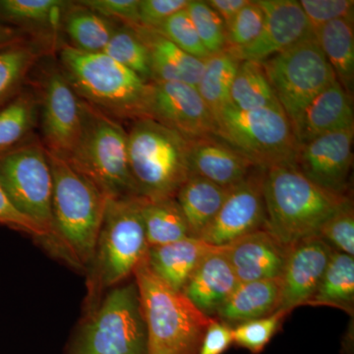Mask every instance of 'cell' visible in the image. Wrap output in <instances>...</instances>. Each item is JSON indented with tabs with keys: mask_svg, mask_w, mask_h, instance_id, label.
Listing matches in <instances>:
<instances>
[{
	"mask_svg": "<svg viewBox=\"0 0 354 354\" xmlns=\"http://www.w3.org/2000/svg\"><path fill=\"white\" fill-rule=\"evenodd\" d=\"M216 247L189 236L165 245L149 247L147 260L158 278L174 290L183 291L200 261Z\"/></svg>",
	"mask_w": 354,
	"mask_h": 354,
	"instance_id": "cell-24",
	"label": "cell"
},
{
	"mask_svg": "<svg viewBox=\"0 0 354 354\" xmlns=\"http://www.w3.org/2000/svg\"><path fill=\"white\" fill-rule=\"evenodd\" d=\"M241 60L225 50L205 60V68L197 90L214 118L230 104V90Z\"/></svg>",
	"mask_w": 354,
	"mask_h": 354,
	"instance_id": "cell-33",
	"label": "cell"
},
{
	"mask_svg": "<svg viewBox=\"0 0 354 354\" xmlns=\"http://www.w3.org/2000/svg\"><path fill=\"white\" fill-rule=\"evenodd\" d=\"M132 122L128 162L137 196L176 198L190 176L189 140L152 118Z\"/></svg>",
	"mask_w": 354,
	"mask_h": 354,
	"instance_id": "cell-6",
	"label": "cell"
},
{
	"mask_svg": "<svg viewBox=\"0 0 354 354\" xmlns=\"http://www.w3.org/2000/svg\"><path fill=\"white\" fill-rule=\"evenodd\" d=\"M264 196V228L286 246L318 235L326 221L351 201L312 183L295 165L267 169Z\"/></svg>",
	"mask_w": 354,
	"mask_h": 354,
	"instance_id": "cell-2",
	"label": "cell"
},
{
	"mask_svg": "<svg viewBox=\"0 0 354 354\" xmlns=\"http://www.w3.org/2000/svg\"><path fill=\"white\" fill-rule=\"evenodd\" d=\"M156 32L176 44L180 50L189 53L192 57L203 60H206L211 57L203 46L196 29L186 12V9L172 15L158 30H156Z\"/></svg>",
	"mask_w": 354,
	"mask_h": 354,
	"instance_id": "cell-39",
	"label": "cell"
},
{
	"mask_svg": "<svg viewBox=\"0 0 354 354\" xmlns=\"http://www.w3.org/2000/svg\"><path fill=\"white\" fill-rule=\"evenodd\" d=\"M83 127L67 158L106 198L137 196L128 162V132L120 121L83 101Z\"/></svg>",
	"mask_w": 354,
	"mask_h": 354,
	"instance_id": "cell-8",
	"label": "cell"
},
{
	"mask_svg": "<svg viewBox=\"0 0 354 354\" xmlns=\"http://www.w3.org/2000/svg\"><path fill=\"white\" fill-rule=\"evenodd\" d=\"M50 46L30 39L0 50V108L22 90L30 72Z\"/></svg>",
	"mask_w": 354,
	"mask_h": 354,
	"instance_id": "cell-30",
	"label": "cell"
},
{
	"mask_svg": "<svg viewBox=\"0 0 354 354\" xmlns=\"http://www.w3.org/2000/svg\"><path fill=\"white\" fill-rule=\"evenodd\" d=\"M265 13L262 32L254 43L232 51L241 62H263L312 34L308 21L295 0H258Z\"/></svg>",
	"mask_w": 354,
	"mask_h": 354,
	"instance_id": "cell-16",
	"label": "cell"
},
{
	"mask_svg": "<svg viewBox=\"0 0 354 354\" xmlns=\"http://www.w3.org/2000/svg\"><path fill=\"white\" fill-rule=\"evenodd\" d=\"M38 118V95L24 88L0 108V157L27 141Z\"/></svg>",
	"mask_w": 354,
	"mask_h": 354,
	"instance_id": "cell-32",
	"label": "cell"
},
{
	"mask_svg": "<svg viewBox=\"0 0 354 354\" xmlns=\"http://www.w3.org/2000/svg\"><path fill=\"white\" fill-rule=\"evenodd\" d=\"M230 190L201 176L188 177L176 199L185 216L191 237H201L220 211Z\"/></svg>",
	"mask_w": 354,
	"mask_h": 354,
	"instance_id": "cell-26",
	"label": "cell"
},
{
	"mask_svg": "<svg viewBox=\"0 0 354 354\" xmlns=\"http://www.w3.org/2000/svg\"><path fill=\"white\" fill-rule=\"evenodd\" d=\"M0 184L13 206L43 230L39 243L48 250L53 237V180L43 144L26 141L1 156Z\"/></svg>",
	"mask_w": 354,
	"mask_h": 354,
	"instance_id": "cell-10",
	"label": "cell"
},
{
	"mask_svg": "<svg viewBox=\"0 0 354 354\" xmlns=\"http://www.w3.org/2000/svg\"><path fill=\"white\" fill-rule=\"evenodd\" d=\"M141 212L149 247L165 245L190 236L176 198H142Z\"/></svg>",
	"mask_w": 354,
	"mask_h": 354,
	"instance_id": "cell-29",
	"label": "cell"
},
{
	"mask_svg": "<svg viewBox=\"0 0 354 354\" xmlns=\"http://www.w3.org/2000/svg\"><path fill=\"white\" fill-rule=\"evenodd\" d=\"M310 30L315 35L324 25L339 19L353 20V0H301Z\"/></svg>",
	"mask_w": 354,
	"mask_h": 354,
	"instance_id": "cell-41",
	"label": "cell"
},
{
	"mask_svg": "<svg viewBox=\"0 0 354 354\" xmlns=\"http://www.w3.org/2000/svg\"><path fill=\"white\" fill-rule=\"evenodd\" d=\"M333 249L354 256V211L353 201L342 207L324 223L318 232Z\"/></svg>",
	"mask_w": 354,
	"mask_h": 354,
	"instance_id": "cell-40",
	"label": "cell"
},
{
	"mask_svg": "<svg viewBox=\"0 0 354 354\" xmlns=\"http://www.w3.org/2000/svg\"><path fill=\"white\" fill-rule=\"evenodd\" d=\"M315 37L334 71L335 79L351 97L354 86L353 20L339 19L324 25Z\"/></svg>",
	"mask_w": 354,
	"mask_h": 354,
	"instance_id": "cell-27",
	"label": "cell"
},
{
	"mask_svg": "<svg viewBox=\"0 0 354 354\" xmlns=\"http://www.w3.org/2000/svg\"><path fill=\"white\" fill-rule=\"evenodd\" d=\"M216 136L236 149L254 167L295 165L299 143L281 104L241 111L228 104L215 115Z\"/></svg>",
	"mask_w": 354,
	"mask_h": 354,
	"instance_id": "cell-9",
	"label": "cell"
},
{
	"mask_svg": "<svg viewBox=\"0 0 354 354\" xmlns=\"http://www.w3.org/2000/svg\"><path fill=\"white\" fill-rule=\"evenodd\" d=\"M232 344V326L214 318L207 329L198 354H223Z\"/></svg>",
	"mask_w": 354,
	"mask_h": 354,
	"instance_id": "cell-45",
	"label": "cell"
},
{
	"mask_svg": "<svg viewBox=\"0 0 354 354\" xmlns=\"http://www.w3.org/2000/svg\"><path fill=\"white\" fill-rule=\"evenodd\" d=\"M118 25L79 1H70L65 10L62 29L71 41L70 46L85 53H95L104 51Z\"/></svg>",
	"mask_w": 354,
	"mask_h": 354,
	"instance_id": "cell-28",
	"label": "cell"
},
{
	"mask_svg": "<svg viewBox=\"0 0 354 354\" xmlns=\"http://www.w3.org/2000/svg\"><path fill=\"white\" fill-rule=\"evenodd\" d=\"M281 293V278L239 283L215 318L234 328L271 315L279 309Z\"/></svg>",
	"mask_w": 354,
	"mask_h": 354,
	"instance_id": "cell-25",
	"label": "cell"
},
{
	"mask_svg": "<svg viewBox=\"0 0 354 354\" xmlns=\"http://www.w3.org/2000/svg\"><path fill=\"white\" fill-rule=\"evenodd\" d=\"M64 0H0V24L27 32L34 39L53 43L62 30Z\"/></svg>",
	"mask_w": 354,
	"mask_h": 354,
	"instance_id": "cell-23",
	"label": "cell"
},
{
	"mask_svg": "<svg viewBox=\"0 0 354 354\" xmlns=\"http://www.w3.org/2000/svg\"><path fill=\"white\" fill-rule=\"evenodd\" d=\"M230 97V104L241 111H253L279 104L262 64L251 60H244L239 65Z\"/></svg>",
	"mask_w": 354,
	"mask_h": 354,
	"instance_id": "cell-34",
	"label": "cell"
},
{
	"mask_svg": "<svg viewBox=\"0 0 354 354\" xmlns=\"http://www.w3.org/2000/svg\"><path fill=\"white\" fill-rule=\"evenodd\" d=\"M46 67L38 95L41 144L48 153L67 160L82 132L83 101L58 64Z\"/></svg>",
	"mask_w": 354,
	"mask_h": 354,
	"instance_id": "cell-12",
	"label": "cell"
},
{
	"mask_svg": "<svg viewBox=\"0 0 354 354\" xmlns=\"http://www.w3.org/2000/svg\"><path fill=\"white\" fill-rule=\"evenodd\" d=\"M141 203V197L108 198L94 255L86 270L85 314L111 288L133 276L148 255Z\"/></svg>",
	"mask_w": 354,
	"mask_h": 354,
	"instance_id": "cell-4",
	"label": "cell"
},
{
	"mask_svg": "<svg viewBox=\"0 0 354 354\" xmlns=\"http://www.w3.org/2000/svg\"><path fill=\"white\" fill-rule=\"evenodd\" d=\"M148 256V255H147ZM147 256L135 269L148 333V354H198L214 318L158 278Z\"/></svg>",
	"mask_w": 354,
	"mask_h": 354,
	"instance_id": "cell-5",
	"label": "cell"
},
{
	"mask_svg": "<svg viewBox=\"0 0 354 354\" xmlns=\"http://www.w3.org/2000/svg\"><path fill=\"white\" fill-rule=\"evenodd\" d=\"M249 2L250 0H209L207 3L218 14L225 26H227Z\"/></svg>",
	"mask_w": 354,
	"mask_h": 354,
	"instance_id": "cell-46",
	"label": "cell"
},
{
	"mask_svg": "<svg viewBox=\"0 0 354 354\" xmlns=\"http://www.w3.org/2000/svg\"><path fill=\"white\" fill-rule=\"evenodd\" d=\"M139 2L140 0H82L79 3L113 22L139 25Z\"/></svg>",
	"mask_w": 354,
	"mask_h": 354,
	"instance_id": "cell-42",
	"label": "cell"
},
{
	"mask_svg": "<svg viewBox=\"0 0 354 354\" xmlns=\"http://www.w3.org/2000/svg\"><path fill=\"white\" fill-rule=\"evenodd\" d=\"M265 169L254 167L241 183L230 188L215 218L200 239L225 246L265 227Z\"/></svg>",
	"mask_w": 354,
	"mask_h": 354,
	"instance_id": "cell-13",
	"label": "cell"
},
{
	"mask_svg": "<svg viewBox=\"0 0 354 354\" xmlns=\"http://www.w3.org/2000/svg\"><path fill=\"white\" fill-rule=\"evenodd\" d=\"M308 304L335 307L353 315V256L333 250L322 279Z\"/></svg>",
	"mask_w": 354,
	"mask_h": 354,
	"instance_id": "cell-31",
	"label": "cell"
},
{
	"mask_svg": "<svg viewBox=\"0 0 354 354\" xmlns=\"http://www.w3.org/2000/svg\"><path fill=\"white\" fill-rule=\"evenodd\" d=\"M333 250L319 235L302 239L290 246L281 277L279 310L290 313L297 307L309 304L322 279Z\"/></svg>",
	"mask_w": 354,
	"mask_h": 354,
	"instance_id": "cell-17",
	"label": "cell"
},
{
	"mask_svg": "<svg viewBox=\"0 0 354 354\" xmlns=\"http://www.w3.org/2000/svg\"><path fill=\"white\" fill-rule=\"evenodd\" d=\"M102 53L131 70L146 82H152L148 48L131 25H118Z\"/></svg>",
	"mask_w": 354,
	"mask_h": 354,
	"instance_id": "cell-35",
	"label": "cell"
},
{
	"mask_svg": "<svg viewBox=\"0 0 354 354\" xmlns=\"http://www.w3.org/2000/svg\"><path fill=\"white\" fill-rule=\"evenodd\" d=\"M190 176L223 188L234 187L252 171V162L220 137L189 140Z\"/></svg>",
	"mask_w": 354,
	"mask_h": 354,
	"instance_id": "cell-20",
	"label": "cell"
},
{
	"mask_svg": "<svg viewBox=\"0 0 354 354\" xmlns=\"http://www.w3.org/2000/svg\"><path fill=\"white\" fill-rule=\"evenodd\" d=\"M58 65L78 97L115 120L148 118L151 83L102 53L65 44Z\"/></svg>",
	"mask_w": 354,
	"mask_h": 354,
	"instance_id": "cell-3",
	"label": "cell"
},
{
	"mask_svg": "<svg viewBox=\"0 0 354 354\" xmlns=\"http://www.w3.org/2000/svg\"><path fill=\"white\" fill-rule=\"evenodd\" d=\"M148 118L187 140L216 135V121L196 87L178 82H151Z\"/></svg>",
	"mask_w": 354,
	"mask_h": 354,
	"instance_id": "cell-14",
	"label": "cell"
},
{
	"mask_svg": "<svg viewBox=\"0 0 354 354\" xmlns=\"http://www.w3.org/2000/svg\"><path fill=\"white\" fill-rule=\"evenodd\" d=\"M288 314L285 310H278L271 315L234 326L232 328L234 344L253 354L262 353Z\"/></svg>",
	"mask_w": 354,
	"mask_h": 354,
	"instance_id": "cell-37",
	"label": "cell"
},
{
	"mask_svg": "<svg viewBox=\"0 0 354 354\" xmlns=\"http://www.w3.org/2000/svg\"><path fill=\"white\" fill-rule=\"evenodd\" d=\"M190 0H140L139 26L158 30L172 15L186 9Z\"/></svg>",
	"mask_w": 354,
	"mask_h": 354,
	"instance_id": "cell-43",
	"label": "cell"
},
{
	"mask_svg": "<svg viewBox=\"0 0 354 354\" xmlns=\"http://www.w3.org/2000/svg\"><path fill=\"white\" fill-rule=\"evenodd\" d=\"M290 249L262 228L225 245V253L239 283H247L281 278Z\"/></svg>",
	"mask_w": 354,
	"mask_h": 354,
	"instance_id": "cell-18",
	"label": "cell"
},
{
	"mask_svg": "<svg viewBox=\"0 0 354 354\" xmlns=\"http://www.w3.org/2000/svg\"><path fill=\"white\" fill-rule=\"evenodd\" d=\"M351 128H354L353 97L335 81L306 106L295 131L300 146L328 133Z\"/></svg>",
	"mask_w": 354,
	"mask_h": 354,
	"instance_id": "cell-21",
	"label": "cell"
},
{
	"mask_svg": "<svg viewBox=\"0 0 354 354\" xmlns=\"http://www.w3.org/2000/svg\"><path fill=\"white\" fill-rule=\"evenodd\" d=\"M131 26L148 48L152 81L178 82L197 87L204 71L205 60L180 50L153 30Z\"/></svg>",
	"mask_w": 354,
	"mask_h": 354,
	"instance_id": "cell-22",
	"label": "cell"
},
{
	"mask_svg": "<svg viewBox=\"0 0 354 354\" xmlns=\"http://www.w3.org/2000/svg\"><path fill=\"white\" fill-rule=\"evenodd\" d=\"M354 128L328 133L299 146L295 167L312 183L348 195L353 162Z\"/></svg>",
	"mask_w": 354,
	"mask_h": 354,
	"instance_id": "cell-15",
	"label": "cell"
},
{
	"mask_svg": "<svg viewBox=\"0 0 354 354\" xmlns=\"http://www.w3.org/2000/svg\"><path fill=\"white\" fill-rule=\"evenodd\" d=\"M239 283L225 246H218L200 261L183 292L205 315L215 318Z\"/></svg>",
	"mask_w": 354,
	"mask_h": 354,
	"instance_id": "cell-19",
	"label": "cell"
},
{
	"mask_svg": "<svg viewBox=\"0 0 354 354\" xmlns=\"http://www.w3.org/2000/svg\"><path fill=\"white\" fill-rule=\"evenodd\" d=\"M265 22V13L259 1H250L227 26V48L241 50L254 43L260 36Z\"/></svg>",
	"mask_w": 354,
	"mask_h": 354,
	"instance_id": "cell-38",
	"label": "cell"
},
{
	"mask_svg": "<svg viewBox=\"0 0 354 354\" xmlns=\"http://www.w3.org/2000/svg\"><path fill=\"white\" fill-rule=\"evenodd\" d=\"M186 12L209 55H216L225 50L227 26L207 1L190 0L186 7Z\"/></svg>",
	"mask_w": 354,
	"mask_h": 354,
	"instance_id": "cell-36",
	"label": "cell"
},
{
	"mask_svg": "<svg viewBox=\"0 0 354 354\" xmlns=\"http://www.w3.org/2000/svg\"><path fill=\"white\" fill-rule=\"evenodd\" d=\"M32 39L27 32L10 26L0 24V50Z\"/></svg>",
	"mask_w": 354,
	"mask_h": 354,
	"instance_id": "cell-47",
	"label": "cell"
},
{
	"mask_svg": "<svg viewBox=\"0 0 354 354\" xmlns=\"http://www.w3.org/2000/svg\"><path fill=\"white\" fill-rule=\"evenodd\" d=\"M261 64L293 128L312 100L337 81L313 34Z\"/></svg>",
	"mask_w": 354,
	"mask_h": 354,
	"instance_id": "cell-11",
	"label": "cell"
},
{
	"mask_svg": "<svg viewBox=\"0 0 354 354\" xmlns=\"http://www.w3.org/2000/svg\"><path fill=\"white\" fill-rule=\"evenodd\" d=\"M65 354H148V333L135 281L111 288L85 314Z\"/></svg>",
	"mask_w": 354,
	"mask_h": 354,
	"instance_id": "cell-7",
	"label": "cell"
},
{
	"mask_svg": "<svg viewBox=\"0 0 354 354\" xmlns=\"http://www.w3.org/2000/svg\"><path fill=\"white\" fill-rule=\"evenodd\" d=\"M0 225H6L25 234H31L35 239H38L39 242L44 239L43 230L34 221L22 215L13 206L12 203L7 197L6 191L2 188L1 184H0Z\"/></svg>",
	"mask_w": 354,
	"mask_h": 354,
	"instance_id": "cell-44",
	"label": "cell"
},
{
	"mask_svg": "<svg viewBox=\"0 0 354 354\" xmlns=\"http://www.w3.org/2000/svg\"><path fill=\"white\" fill-rule=\"evenodd\" d=\"M48 157L53 180V237L48 251L86 272L94 255L108 198L67 160L48 152Z\"/></svg>",
	"mask_w": 354,
	"mask_h": 354,
	"instance_id": "cell-1",
	"label": "cell"
}]
</instances>
